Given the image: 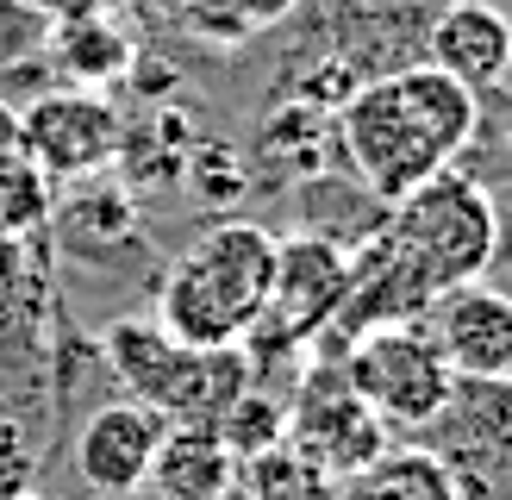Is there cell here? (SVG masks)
Segmentation results:
<instances>
[{
	"instance_id": "6da1fadb",
	"label": "cell",
	"mask_w": 512,
	"mask_h": 500,
	"mask_svg": "<svg viewBox=\"0 0 512 500\" xmlns=\"http://www.w3.org/2000/svg\"><path fill=\"white\" fill-rule=\"evenodd\" d=\"M338 138L350 150V169L369 182V194L381 207H394L400 194H413L438 169H450L456 150H469L475 94L431 63L381 75V82L344 100Z\"/></svg>"
},
{
	"instance_id": "7a4b0ae2",
	"label": "cell",
	"mask_w": 512,
	"mask_h": 500,
	"mask_svg": "<svg viewBox=\"0 0 512 500\" xmlns=\"http://www.w3.org/2000/svg\"><path fill=\"white\" fill-rule=\"evenodd\" d=\"M269 275H275V238L250 219H225L169 263L157 294V325L188 350L244 344L269 307Z\"/></svg>"
},
{
	"instance_id": "3957f363",
	"label": "cell",
	"mask_w": 512,
	"mask_h": 500,
	"mask_svg": "<svg viewBox=\"0 0 512 500\" xmlns=\"http://www.w3.org/2000/svg\"><path fill=\"white\" fill-rule=\"evenodd\" d=\"M100 350H107L113 375L125 382V400H144L169 425H219V413L250 388V350L244 344L188 350L157 319H113Z\"/></svg>"
},
{
	"instance_id": "277c9868",
	"label": "cell",
	"mask_w": 512,
	"mask_h": 500,
	"mask_svg": "<svg viewBox=\"0 0 512 500\" xmlns=\"http://www.w3.org/2000/svg\"><path fill=\"white\" fill-rule=\"evenodd\" d=\"M381 232L438 294L481 282L500 257V207L463 169H438L413 194H400L381 219Z\"/></svg>"
},
{
	"instance_id": "5b68a950",
	"label": "cell",
	"mask_w": 512,
	"mask_h": 500,
	"mask_svg": "<svg viewBox=\"0 0 512 500\" xmlns=\"http://www.w3.org/2000/svg\"><path fill=\"white\" fill-rule=\"evenodd\" d=\"M338 375L388 432L438 425L450 413V400H456V375L444 363L438 338H431L419 319L413 325H388V332H369L363 344H350Z\"/></svg>"
},
{
	"instance_id": "8992f818",
	"label": "cell",
	"mask_w": 512,
	"mask_h": 500,
	"mask_svg": "<svg viewBox=\"0 0 512 500\" xmlns=\"http://www.w3.org/2000/svg\"><path fill=\"white\" fill-rule=\"evenodd\" d=\"M350 288V257L344 244H331L319 232L275 238V275H269V307L250 325L244 350L263 344H313L325 332V319L338 313V300Z\"/></svg>"
},
{
	"instance_id": "52a82bcc",
	"label": "cell",
	"mask_w": 512,
	"mask_h": 500,
	"mask_svg": "<svg viewBox=\"0 0 512 500\" xmlns=\"http://www.w3.org/2000/svg\"><path fill=\"white\" fill-rule=\"evenodd\" d=\"M438 288L388 244V232H375L363 250L350 257V288L338 300V313L325 319V332L313 344H325V357H344L350 344H363L369 332H388V325H413L431 313Z\"/></svg>"
},
{
	"instance_id": "ba28073f",
	"label": "cell",
	"mask_w": 512,
	"mask_h": 500,
	"mask_svg": "<svg viewBox=\"0 0 512 500\" xmlns=\"http://www.w3.org/2000/svg\"><path fill=\"white\" fill-rule=\"evenodd\" d=\"M44 175H100L125 150V125L100 88H57L19 113V144Z\"/></svg>"
},
{
	"instance_id": "9c48e42d",
	"label": "cell",
	"mask_w": 512,
	"mask_h": 500,
	"mask_svg": "<svg viewBox=\"0 0 512 500\" xmlns=\"http://www.w3.org/2000/svg\"><path fill=\"white\" fill-rule=\"evenodd\" d=\"M388 425H381L363 400L350 394V382L338 369H319L300 388V400H288V444H300L313 463H325L331 475H356L363 463H375L388 450Z\"/></svg>"
},
{
	"instance_id": "30bf717a",
	"label": "cell",
	"mask_w": 512,
	"mask_h": 500,
	"mask_svg": "<svg viewBox=\"0 0 512 500\" xmlns=\"http://www.w3.org/2000/svg\"><path fill=\"white\" fill-rule=\"evenodd\" d=\"M431 338H438L444 363L456 382H481V375H506L512 369V294L488 282H463L444 288L431 300Z\"/></svg>"
},
{
	"instance_id": "8fae6325",
	"label": "cell",
	"mask_w": 512,
	"mask_h": 500,
	"mask_svg": "<svg viewBox=\"0 0 512 500\" xmlns=\"http://www.w3.org/2000/svg\"><path fill=\"white\" fill-rule=\"evenodd\" d=\"M163 413H150L144 400H107L94 407L88 425L75 432V469L94 494H138L144 475H150V457L163 444Z\"/></svg>"
},
{
	"instance_id": "7c38bea8",
	"label": "cell",
	"mask_w": 512,
	"mask_h": 500,
	"mask_svg": "<svg viewBox=\"0 0 512 500\" xmlns=\"http://www.w3.org/2000/svg\"><path fill=\"white\" fill-rule=\"evenodd\" d=\"M425 50H431L425 57L431 69H444L469 94H488L512 69V19L500 7H488V0H456V7H444L431 19Z\"/></svg>"
},
{
	"instance_id": "4fadbf2b",
	"label": "cell",
	"mask_w": 512,
	"mask_h": 500,
	"mask_svg": "<svg viewBox=\"0 0 512 500\" xmlns=\"http://www.w3.org/2000/svg\"><path fill=\"white\" fill-rule=\"evenodd\" d=\"M450 413L463 419V450L450 463V475H481L500 463V494L512 500V369L506 375H481V382H456ZM444 413V419H450Z\"/></svg>"
},
{
	"instance_id": "5bb4252c",
	"label": "cell",
	"mask_w": 512,
	"mask_h": 500,
	"mask_svg": "<svg viewBox=\"0 0 512 500\" xmlns=\"http://www.w3.org/2000/svg\"><path fill=\"white\" fill-rule=\"evenodd\" d=\"M144 482L157 488V500H232L238 457L213 425H163V444Z\"/></svg>"
},
{
	"instance_id": "9a60e30c",
	"label": "cell",
	"mask_w": 512,
	"mask_h": 500,
	"mask_svg": "<svg viewBox=\"0 0 512 500\" xmlns=\"http://www.w3.org/2000/svg\"><path fill=\"white\" fill-rule=\"evenodd\" d=\"M338 500H463L444 450L425 444H388L375 463L338 482Z\"/></svg>"
},
{
	"instance_id": "2e32d148",
	"label": "cell",
	"mask_w": 512,
	"mask_h": 500,
	"mask_svg": "<svg viewBox=\"0 0 512 500\" xmlns=\"http://www.w3.org/2000/svg\"><path fill=\"white\" fill-rule=\"evenodd\" d=\"M244 500H338V475L281 438L275 450L244 463Z\"/></svg>"
},
{
	"instance_id": "e0dca14e",
	"label": "cell",
	"mask_w": 512,
	"mask_h": 500,
	"mask_svg": "<svg viewBox=\"0 0 512 500\" xmlns=\"http://www.w3.org/2000/svg\"><path fill=\"white\" fill-rule=\"evenodd\" d=\"M57 57H63L69 75H82V88H100L132 63V38L113 32L100 13H82V19H69L57 32Z\"/></svg>"
},
{
	"instance_id": "ac0fdd59",
	"label": "cell",
	"mask_w": 512,
	"mask_h": 500,
	"mask_svg": "<svg viewBox=\"0 0 512 500\" xmlns=\"http://www.w3.org/2000/svg\"><path fill=\"white\" fill-rule=\"evenodd\" d=\"M213 432L225 438V450H232L238 463H250V457H263V450H275L281 438H288V400L263 394V388H244L232 407L219 413Z\"/></svg>"
},
{
	"instance_id": "d6986e66",
	"label": "cell",
	"mask_w": 512,
	"mask_h": 500,
	"mask_svg": "<svg viewBox=\"0 0 512 500\" xmlns=\"http://www.w3.org/2000/svg\"><path fill=\"white\" fill-rule=\"evenodd\" d=\"M44 182L50 175L25 157V150H0V232H19V225L44 219Z\"/></svg>"
},
{
	"instance_id": "ffe728a7",
	"label": "cell",
	"mask_w": 512,
	"mask_h": 500,
	"mask_svg": "<svg viewBox=\"0 0 512 500\" xmlns=\"http://www.w3.org/2000/svg\"><path fill=\"white\" fill-rule=\"evenodd\" d=\"M188 182H194V194L207 200V207H232L244 194V169L232 163L225 144H194L188 150Z\"/></svg>"
},
{
	"instance_id": "44dd1931",
	"label": "cell",
	"mask_w": 512,
	"mask_h": 500,
	"mask_svg": "<svg viewBox=\"0 0 512 500\" xmlns=\"http://www.w3.org/2000/svg\"><path fill=\"white\" fill-rule=\"evenodd\" d=\"M32 444H25V432L13 419H0V500H19V494H32Z\"/></svg>"
},
{
	"instance_id": "7402d4cb",
	"label": "cell",
	"mask_w": 512,
	"mask_h": 500,
	"mask_svg": "<svg viewBox=\"0 0 512 500\" xmlns=\"http://www.w3.org/2000/svg\"><path fill=\"white\" fill-rule=\"evenodd\" d=\"M288 7H294V0H238V13H244L250 25H269V19H281Z\"/></svg>"
},
{
	"instance_id": "603a6c76",
	"label": "cell",
	"mask_w": 512,
	"mask_h": 500,
	"mask_svg": "<svg viewBox=\"0 0 512 500\" xmlns=\"http://www.w3.org/2000/svg\"><path fill=\"white\" fill-rule=\"evenodd\" d=\"M13 275H19V238H13V232H0V294L13 288Z\"/></svg>"
},
{
	"instance_id": "cb8c5ba5",
	"label": "cell",
	"mask_w": 512,
	"mask_h": 500,
	"mask_svg": "<svg viewBox=\"0 0 512 500\" xmlns=\"http://www.w3.org/2000/svg\"><path fill=\"white\" fill-rule=\"evenodd\" d=\"M44 7H57V13H69V19H82V13L100 7V0H44Z\"/></svg>"
},
{
	"instance_id": "d4e9b609",
	"label": "cell",
	"mask_w": 512,
	"mask_h": 500,
	"mask_svg": "<svg viewBox=\"0 0 512 500\" xmlns=\"http://www.w3.org/2000/svg\"><path fill=\"white\" fill-rule=\"evenodd\" d=\"M19 500H44V494H19Z\"/></svg>"
}]
</instances>
